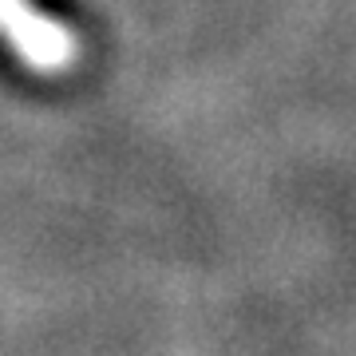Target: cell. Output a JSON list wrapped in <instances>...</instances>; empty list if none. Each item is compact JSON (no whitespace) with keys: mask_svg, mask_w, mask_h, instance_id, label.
<instances>
[{"mask_svg":"<svg viewBox=\"0 0 356 356\" xmlns=\"http://www.w3.org/2000/svg\"><path fill=\"white\" fill-rule=\"evenodd\" d=\"M0 32L24 64L60 72L76 60V36L60 20L36 13L28 0H0Z\"/></svg>","mask_w":356,"mask_h":356,"instance_id":"obj_1","label":"cell"}]
</instances>
